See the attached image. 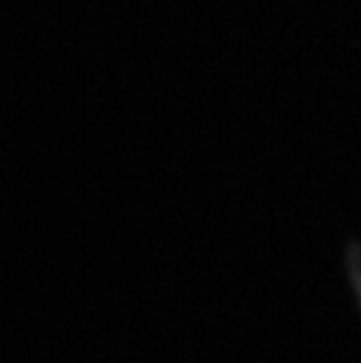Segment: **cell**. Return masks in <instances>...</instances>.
Wrapping results in <instances>:
<instances>
[{"label":"cell","instance_id":"cell-1","mask_svg":"<svg viewBox=\"0 0 361 363\" xmlns=\"http://www.w3.org/2000/svg\"><path fill=\"white\" fill-rule=\"evenodd\" d=\"M348 296L361 322V259H352L348 268Z\"/></svg>","mask_w":361,"mask_h":363}]
</instances>
